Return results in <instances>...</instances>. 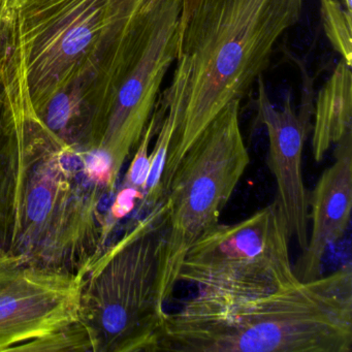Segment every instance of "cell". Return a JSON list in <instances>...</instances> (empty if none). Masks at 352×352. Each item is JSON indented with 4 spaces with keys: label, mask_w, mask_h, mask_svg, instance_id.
Here are the masks:
<instances>
[{
    "label": "cell",
    "mask_w": 352,
    "mask_h": 352,
    "mask_svg": "<svg viewBox=\"0 0 352 352\" xmlns=\"http://www.w3.org/2000/svg\"><path fill=\"white\" fill-rule=\"evenodd\" d=\"M6 250L43 267L86 273L108 245L118 180L100 151L77 149L34 109L30 84L6 113L1 152Z\"/></svg>",
    "instance_id": "6da1fadb"
},
{
    "label": "cell",
    "mask_w": 352,
    "mask_h": 352,
    "mask_svg": "<svg viewBox=\"0 0 352 352\" xmlns=\"http://www.w3.org/2000/svg\"><path fill=\"white\" fill-rule=\"evenodd\" d=\"M30 94L42 117L65 94L100 145L151 28V0H18Z\"/></svg>",
    "instance_id": "7a4b0ae2"
},
{
    "label": "cell",
    "mask_w": 352,
    "mask_h": 352,
    "mask_svg": "<svg viewBox=\"0 0 352 352\" xmlns=\"http://www.w3.org/2000/svg\"><path fill=\"white\" fill-rule=\"evenodd\" d=\"M352 267L253 298L197 294L164 313L155 352H351Z\"/></svg>",
    "instance_id": "3957f363"
},
{
    "label": "cell",
    "mask_w": 352,
    "mask_h": 352,
    "mask_svg": "<svg viewBox=\"0 0 352 352\" xmlns=\"http://www.w3.org/2000/svg\"><path fill=\"white\" fill-rule=\"evenodd\" d=\"M302 10V0H197L180 23L175 71L184 80L182 111L162 176L164 192L206 127L261 77Z\"/></svg>",
    "instance_id": "277c9868"
},
{
    "label": "cell",
    "mask_w": 352,
    "mask_h": 352,
    "mask_svg": "<svg viewBox=\"0 0 352 352\" xmlns=\"http://www.w3.org/2000/svg\"><path fill=\"white\" fill-rule=\"evenodd\" d=\"M166 199L135 220L88 267L79 321L94 352H155L164 318L160 279L166 236Z\"/></svg>",
    "instance_id": "5b68a950"
},
{
    "label": "cell",
    "mask_w": 352,
    "mask_h": 352,
    "mask_svg": "<svg viewBox=\"0 0 352 352\" xmlns=\"http://www.w3.org/2000/svg\"><path fill=\"white\" fill-rule=\"evenodd\" d=\"M241 100L228 102L185 154L166 193V236L160 279L162 305L173 296L185 255L219 223L250 156L240 126Z\"/></svg>",
    "instance_id": "8992f818"
},
{
    "label": "cell",
    "mask_w": 352,
    "mask_h": 352,
    "mask_svg": "<svg viewBox=\"0 0 352 352\" xmlns=\"http://www.w3.org/2000/svg\"><path fill=\"white\" fill-rule=\"evenodd\" d=\"M290 234L275 201L234 224L217 223L185 255L179 282L199 294L253 298L298 283Z\"/></svg>",
    "instance_id": "52a82bcc"
},
{
    "label": "cell",
    "mask_w": 352,
    "mask_h": 352,
    "mask_svg": "<svg viewBox=\"0 0 352 352\" xmlns=\"http://www.w3.org/2000/svg\"><path fill=\"white\" fill-rule=\"evenodd\" d=\"M84 278L0 250V351L77 322Z\"/></svg>",
    "instance_id": "ba28073f"
},
{
    "label": "cell",
    "mask_w": 352,
    "mask_h": 352,
    "mask_svg": "<svg viewBox=\"0 0 352 352\" xmlns=\"http://www.w3.org/2000/svg\"><path fill=\"white\" fill-rule=\"evenodd\" d=\"M182 0H160L145 47L115 98L98 151L119 179L153 114L164 76L178 56Z\"/></svg>",
    "instance_id": "9c48e42d"
},
{
    "label": "cell",
    "mask_w": 352,
    "mask_h": 352,
    "mask_svg": "<svg viewBox=\"0 0 352 352\" xmlns=\"http://www.w3.org/2000/svg\"><path fill=\"white\" fill-rule=\"evenodd\" d=\"M257 109L269 137V166L275 179L279 207L290 238L296 239L300 251L308 245L310 197L302 177V151L310 129L296 114L292 96L286 94L281 110H276L270 102L261 77Z\"/></svg>",
    "instance_id": "30bf717a"
},
{
    "label": "cell",
    "mask_w": 352,
    "mask_h": 352,
    "mask_svg": "<svg viewBox=\"0 0 352 352\" xmlns=\"http://www.w3.org/2000/svg\"><path fill=\"white\" fill-rule=\"evenodd\" d=\"M335 160L321 174L310 197L312 230L294 270L300 281L322 275L327 248L343 238L352 209V133L336 144Z\"/></svg>",
    "instance_id": "8fae6325"
},
{
    "label": "cell",
    "mask_w": 352,
    "mask_h": 352,
    "mask_svg": "<svg viewBox=\"0 0 352 352\" xmlns=\"http://www.w3.org/2000/svg\"><path fill=\"white\" fill-rule=\"evenodd\" d=\"M351 67L342 59L317 98L312 133V153L316 162L352 133Z\"/></svg>",
    "instance_id": "7c38bea8"
},
{
    "label": "cell",
    "mask_w": 352,
    "mask_h": 352,
    "mask_svg": "<svg viewBox=\"0 0 352 352\" xmlns=\"http://www.w3.org/2000/svg\"><path fill=\"white\" fill-rule=\"evenodd\" d=\"M321 19L331 46L351 67L352 14L338 0H321Z\"/></svg>",
    "instance_id": "4fadbf2b"
},
{
    "label": "cell",
    "mask_w": 352,
    "mask_h": 352,
    "mask_svg": "<svg viewBox=\"0 0 352 352\" xmlns=\"http://www.w3.org/2000/svg\"><path fill=\"white\" fill-rule=\"evenodd\" d=\"M15 351H92V343L85 327L78 320L46 337L22 344Z\"/></svg>",
    "instance_id": "5bb4252c"
},
{
    "label": "cell",
    "mask_w": 352,
    "mask_h": 352,
    "mask_svg": "<svg viewBox=\"0 0 352 352\" xmlns=\"http://www.w3.org/2000/svg\"><path fill=\"white\" fill-rule=\"evenodd\" d=\"M158 114L154 111L142 135L141 141L135 149V156L131 160V166L124 176L122 184L119 187L131 189L139 193L143 199L145 195L146 184L150 170L149 147L152 138L155 135L157 126ZM141 203V201H140Z\"/></svg>",
    "instance_id": "9a60e30c"
},
{
    "label": "cell",
    "mask_w": 352,
    "mask_h": 352,
    "mask_svg": "<svg viewBox=\"0 0 352 352\" xmlns=\"http://www.w3.org/2000/svg\"><path fill=\"white\" fill-rule=\"evenodd\" d=\"M15 85L7 81H0V250H6V236L1 216V180H3V164H1V152H3V140H5V120L8 104L11 100Z\"/></svg>",
    "instance_id": "2e32d148"
},
{
    "label": "cell",
    "mask_w": 352,
    "mask_h": 352,
    "mask_svg": "<svg viewBox=\"0 0 352 352\" xmlns=\"http://www.w3.org/2000/svg\"><path fill=\"white\" fill-rule=\"evenodd\" d=\"M197 0H182V9H181L180 23L184 22L190 14L191 10L195 7Z\"/></svg>",
    "instance_id": "e0dca14e"
},
{
    "label": "cell",
    "mask_w": 352,
    "mask_h": 352,
    "mask_svg": "<svg viewBox=\"0 0 352 352\" xmlns=\"http://www.w3.org/2000/svg\"><path fill=\"white\" fill-rule=\"evenodd\" d=\"M351 1L352 0H343L344 6H345V9L347 10L349 13L352 14V7H351Z\"/></svg>",
    "instance_id": "ac0fdd59"
}]
</instances>
